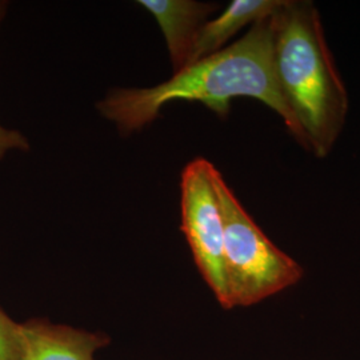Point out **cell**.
<instances>
[{"mask_svg":"<svg viewBox=\"0 0 360 360\" xmlns=\"http://www.w3.org/2000/svg\"><path fill=\"white\" fill-rule=\"evenodd\" d=\"M248 96L269 105L285 127L304 146L302 131L284 101L274 59L272 16L255 23L243 38L188 65L151 89L111 91L96 104L101 115L123 134L141 129L155 120L165 104L199 102L224 115L230 101Z\"/></svg>","mask_w":360,"mask_h":360,"instance_id":"6da1fadb","label":"cell"},{"mask_svg":"<svg viewBox=\"0 0 360 360\" xmlns=\"http://www.w3.org/2000/svg\"><path fill=\"white\" fill-rule=\"evenodd\" d=\"M275 71L304 147L331 153L348 112V96L324 38L316 7L287 0L272 16Z\"/></svg>","mask_w":360,"mask_h":360,"instance_id":"7a4b0ae2","label":"cell"},{"mask_svg":"<svg viewBox=\"0 0 360 360\" xmlns=\"http://www.w3.org/2000/svg\"><path fill=\"white\" fill-rule=\"evenodd\" d=\"M212 181L224 224L227 309L257 304L297 283L303 276L299 263L260 230L217 168L212 171Z\"/></svg>","mask_w":360,"mask_h":360,"instance_id":"3957f363","label":"cell"},{"mask_svg":"<svg viewBox=\"0 0 360 360\" xmlns=\"http://www.w3.org/2000/svg\"><path fill=\"white\" fill-rule=\"evenodd\" d=\"M214 165L203 158L190 162L181 172V230L191 247L196 266L227 309L223 266L224 224L218 195L212 181Z\"/></svg>","mask_w":360,"mask_h":360,"instance_id":"277c9868","label":"cell"},{"mask_svg":"<svg viewBox=\"0 0 360 360\" xmlns=\"http://www.w3.org/2000/svg\"><path fill=\"white\" fill-rule=\"evenodd\" d=\"M138 3L154 16L162 28L175 72L186 68L195 38L206 23L207 15L217 6L193 0H141Z\"/></svg>","mask_w":360,"mask_h":360,"instance_id":"5b68a950","label":"cell"},{"mask_svg":"<svg viewBox=\"0 0 360 360\" xmlns=\"http://www.w3.org/2000/svg\"><path fill=\"white\" fill-rule=\"evenodd\" d=\"M22 360H94L104 345L101 335L43 321L20 324Z\"/></svg>","mask_w":360,"mask_h":360,"instance_id":"8992f818","label":"cell"},{"mask_svg":"<svg viewBox=\"0 0 360 360\" xmlns=\"http://www.w3.org/2000/svg\"><path fill=\"white\" fill-rule=\"evenodd\" d=\"M287 0H233L218 18L200 27L190 56L188 65L220 51L223 44L245 26L274 16ZM187 65V67H188Z\"/></svg>","mask_w":360,"mask_h":360,"instance_id":"52a82bcc","label":"cell"},{"mask_svg":"<svg viewBox=\"0 0 360 360\" xmlns=\"http://www.w3.org/2000/svg\"><path fill=\"white\" fill-rule=\"evenodd\" d=\"M22 327L0 309V360H22Z\"/></svg>","mask_w":360,"mask_h":360,"instance_id":"ba28073f","label":"cell"},{"mask_svg":"<svg viewBox=\"0 0 360 360\" xmlns=\"http://www.w3.org/2000/svg\"><path fill=\"white\" fill-rule=\"evenodd\" d=\"M28 148V141L19 131L4 129L3 126H0V159H3L11 150L27 151Z\"/></svg>","mask_w":360,"mask_h":360,"instance_id":"9c48e42d","label":"cell"},{"mask_svg":"<svg viewBox=\"0 0 360 360\" xmlns=\"http://www.w3.org/2000/svg\"><path fill=\"white\" fill-rule=\"evenodd\" d=\"M6 8H7V3H4V1H0V22H1L3 16H4Z\"/></svg>","mask_w":360,"mask_h":360,"instance_id":"30bf717a","label":"cell"}]
</instances>
